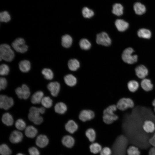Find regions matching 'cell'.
<instances>
[{"mask_svg":"<svg viewBox=\"0 0 155 155\" xmlns=\"http://www.w3.org/2000/svg\"><path fill=\"white\" fill-rule=\"evenodd\" d=\"M129 144L127 138L123 134L119 135L112 147V155H127V150Z\"/></svg>","mask_w":155,"mask_h":155,"instance_id":"6da1fadb","label":"cell"},{"mask_svg":"<svg viewBox=\"0 0 155 155\" xmlns=\"http://www.w3.org/2000/svg\"><path fill=\"white\" fill-rule=\"evenodd\" d=\"M117 109L115 104L109 106L103 111V120L107 125H110L117 121L119 119L118 116L115 112Z\"/></svg>","mask_w":155,"mask_h":155,"instance_id":"7a4b0ae2","label":"cell"},{"mask_svg":"<svg viewBox=\"0 0 155 155\" xmlns=\"http://www.w3.org/2000/svg\"><path fill=\"white\" fill-rule=\"evenodd\" d=\"M15 56L13 51L8 44H1L0 46V59L7 62H10L13 59Z\"/></svg>","mask_w":155,"mask_h":155,"instance_id":"3957f363","label":"cell"},{"mask_svg":"<svg viewBox=\"0 0 155 155\" xmlns=\"http://www.w3.org/2000/svg\"><path fill=\"white\" fill-rule=\"evenodd\" d=\"M134 52L133 49L131 47H128L125 49L122 55V58L125 62L132 64L137 62L138 56L136 55H133Z\"/></svg>","mask_w":155,"mask_h":155,"instance_id":"277c9868","label":"cell"},{"mask_svg":"<svg viewBox=\"0 0 155 155\" xmlns=\"http://www.w3.org/2000/svg\"><path fill=\"white\" fill-rule=\"evenodd\" d=\"M117 109L124 111L129 108H132L135 106L134 102L130 98L124 97L120 99L116 104Z\"/></svg>","mask_w":155,"mask_h":155,"instance_id":"5b68a950","label":"cell"},{"mask_svg":"<svg viewBox=\"0 0 155 155\" xmlns=\"http://www.w3.org/2000/svg\"><path fill=\"white\" fill-rule=\"evenodd\" d=\"M11 45L16 51L21 53H25L28 49V46L26 44L24 40L22 38L16 39L12 42Z\"/></svg>","mask_w":155,"mask_h":155,"instance_id":"8992f818","label":"cell"},{"mask_svg":"<svg viewBox=\"0 0 155 155\" xmlns=\"http://www.w3.org/2000/svg\"><path fill=\"white\" fill-rule=\"evenodd\" d=\"M95 117V114L93 111L87 109L82 110L79 115L78 118L81 121L85 122L93 119Z\"/></svg>","mask_w":155,"mask_h":155,"instance_id":"52a82bcc","label":"cell"},{"mask_svg":"<svg viewBox=\"0 0 155 155\" xmlns=\"http://www.w3.org/2000/svg\"><path fill=\"white\" fill-rule=\"evenodd\" d=\"M15 91L18 97L20 99H27L30 94L29 88L25 84H23L21 87L17 88Z\"/></svg>","mask_w":155,"mask_h":155,"instance_id":"ba28073f","label":"cell"},{"mask_svg":"<svg viewBox=\"0 0 155 155\" xmlns=\"http://www.w3.org/2000/svg\"><path fill=\"white\" fill-rule=\"evenodd\" d=\"M14 104L13 99L6 95L0 96V107L1 108L7 110L11 107Z\"/></svg>","mask_w":155,"mask_h":155,"instance_id":"9c48e42d","label":"cell"},{"mask_svg":"<svg viewBox=\"0 0 155 155\" xmlns=\"http://www.w3.org/2000/svg\"><path fill=\"white\" fill-rule=\"evenodd\" d=\"M96 42L98 44L108 46L111 44V40L106 33L102 32L97 34Z\"/></svg>","mask_w":155,"mask_h":155,"instance_id":"30bf717a","label":"cell"},{"mask_svg":"<svg viewBox=\"0 0 155 155\" xmlns=\"http://www.w3.org/2000/svg\"><path fill=\"white\" fill-rule=\"evenodd\" d=\"M135 71L136 75L141 80L146 78L149 73L148 69L142 65H139L135 67Z\"/></svg>","mask_w":155,"mask_h":155,"instance_id":"8fae6325","label":"cell"},{"mask_svg":"<svg viewBox=\"0 0 155 155\" xmlns=\"http://www.w3.org/2000/svg\"><path fill=\"white\" fill-rule=\"evenodd\" d=\"M60 84L57 82H50L47 86V88L51 95L54 97L57 96L60 89Z\"/></svg>","mask_w":155,"mask_h":155,"instance_id":"7c38bea8","label":"cell"},{"mask_svg":"<svg viewBox=\"0 0 155 155\" xmlns=\"http://www.w3.org/2000/svg\"><path fill=\"white\" fill-rule=\"evenodd\" d=\"M144 131L148 133H153L155 132V124L151 120H146L142 125Z\"/></svg>","mask_w":155,"mask_h":155,"instance_id":"4fadbf2b","label":"cell"},{"mask_svg":"<svg viewBox=\"0 0 155 155\" xmlns=\"http://www.w3.org/2000/svg\"><path fill=\"white\" fill-rule=\"evenodd\" d=\"M40 108L32 106L30 108L28 117L29 120L33 122L40 116Z\"/></svg>","mask_w":155,"mask_h":155,"instance_id":"5bb4252c","label":"cell"},{"mask_svg":"<svg viewBox=\"0 0 155 155\" xmlns=\"http://www.w3.org/2000/svg\"><path fill=\"white\" fill-rule=\"evenodd\" d=\"M140 85L142 89L146 92L152 91L154 88V85L151 80L147 78L141 80Z\"/></svg>","mask_w":155,"mask_h":155,"instance_id":"9a60e30c","label":"cell"},{"mask_svg":"<svg viewBox=\"0 0 155 155\" xmlns=\"http://www.w3.org/2000/svg\"><path fill=\"white\" fill-rule=\"evenodd\" d=\"M78 126L75 121L73 119L69 120L65 125L66 131L71 133H73L78 129Z\"/></svg>","mask_w":155,"mask_h":155,"instance_id":"2e32d148","label":"cell"},{"mask_svg":"<svg viewBox=\"0 0 155 155\" xmlns=\"http://www.w3.org/2000/svg\"><path fill=\"white\" fill-rule=\"evenodd\" d=\"M64 80L66 85L71 87L75 86L78 81L77 78L71 74L66 75L64 77Z\"/></svg>","mask_w":155,"mask_h":155,"instance_id":"e0dca14e","label":"cell"},{"mask_svg":"<svg viewBox=\"0 0 155 155\" xmlns=\"http://www.w3.org/2000/svg\"><path fill=\"white\" fill-rule=\"evenodd\" d=\"M23 135L22 133L17 130H14L11 133L9 137L10 142L13 143H17L22 140Z\"/></svg>","mask_w":155,"mask_h":155,"instance_id":"ac0fdd59","label":"cell"},{"mask_svg":"<svg viewBox=\"0 0 155 155\" xmlns=\"http://www.w3.org/2000/svg\"><path fill=\"white\" fill-rule=\"evenodd\" d=\"M49 141L46 135H40L37 137L36 140V143L38 146L43 148L48 145Z\"/></svg>","mask_w":155,"mask_h":155,"instance_id":"d6986e66","label":"cell"},{"mask_svg":"<svg viewBox=\"0 0 155 155\" xmlns=\"http://www.w3.org/2000/svg\"><path fill=\"white\" fill-rule=\"evenodd\" d=\"M67 105L63 102H59L57 103L54 107L55 111L57 113L62 115L65 113L67 111Z\"/></svg>","mask_w":155,"mask_h":155,"instance_id":"ffe728a7","label":"cell"},{"mask_svg":"<svg viewBox=\"0 0 155 155\" xmlns=\"http://www.w3.org/2000/svg\"><path fill=\"white\" fill-rule=\"evenodd\" d=\"M115 25L118 31L123 32L128 28L129 26L128 23L123 19L117 20L115 22Z\"/></svg>","mask_w":155,"mask_h":155,"instance_id":"44dd1931","label":"cell"},{"mask_svg":"<svg viewBox=\"0 0 155 155\" xmlns=\"http://www.w3.org/2000/svg\"><path fill=\"white\" fill-rule=\"evenodd\" d=\"M44 97V93L41 91H38L35 92L31 98V102L33 104H38L41 102Z\"/></svg>","mask_w":155,"mask_h":155,"instance_id":"7402d4cb","label":"cell"},{"mask_svg":"<svg viewBox=\"0 0 155 155\" xmlns=\"http://www.w3.org/2000/svg\"><path fill=\"white\" fill-rule=\"evenodd\" d=\"M62 142L63 144L66 147L71 148L74 144L75 140L72 136L69 135H66L63 137Z\"/></svg>","mask_w":155,"mask_h":155,"instance_id":"603a6c76","label":"cell"},{"mask_svg":"<svg viewBox=\"0 0 155 155\" xmlns=\"http://www.w3.org/2000/svg\"><path fill=\"white\" fill-rule=\"evenodd\" d=\"M140 86V84L137 81L131 80L128 82L127 87L130 92L134 93L137 91Z\"/></svg>","mask_w":155,"mask_h":155,"instance_id":"cb8c5ba5","label":"cell"},{"mask_svg":"<svg viewBox=\"0 0 155 155\" xmlns=\"http://www.w3.org/2000/svg\"><path fill=\"white\" fill-rule=\"evenodd\" d=\"M37 133V129L32 125L28 126L25 129V133L26 136L29 138H33L34 137Z\"/></svg>","mask_w":155,"mask_h":155,"instance_id":"d4e9b609","label":"cell"},{"mask_svg":"<svg viewBox=\"0 0 155 155\" xmlns=\"http://www.w3.org/2000/svg\"><path fill=\"white\" fill-rule=\"evenodd\" d=\"M133 9L135 13L138 15H142L146 12L145 6L140 2H136L133 5Z\"/></svg>","mask_w":155,"mask_h":155,"instance_id":"484cf974","label":"cell"},{"mask_svg":"<svg viewBox=\"0 0 155 155\" xmlns=\"http://www.w3.org/2000/svg\"><path fill=\"white\" fill-rule=\"evenodd\" d=\"M3 123L8 126L12 125L13 123V119L12 116L9 113H4L1 118Z\"/></svg>","mask_w":155,"mask_h":155,"instance_id":"4316f807","label":"cell"},{"mask_svg":"<svg viewBox=\"0 0 155 155\" xmlns=\"http://www.w3.org/2000/svg\"><path fill=\"white\" fill-rule=\"evenodd\" d=\"M20 70L23 72H27L30 69L31 64L30 62L27 60H23L20 62L19 64Z\"/></svg>","mask_w":155,"mask_h":155,"instance_id":"83f0119b","label":"cell"},{"mask_svg":"<svg viewBox=\"0 0 155 155\" xmlns=\"http://www.w3.org/2000/svg\"><path fill=\"white\" fill-rule=\"evenodd\" d=\"M138 36L146 39H149L151 36V32L149 30L146 28H141L138 30L137 32Z\"/></svg>","mask_w":155,"mask_h":155,"instance_id":"f1b7e54d","label":"cell"},{"mask_svg":"<svg viewBox=\"0 0 155 155\" xmlns=\"http://www.w3.org/2000/svg\"><path fill=\"white\" fill-rule=\"evenodd\" d=\"M72 39L70 36L66 34L61 38V44L63 46L66 48L70 47L71 45Z\"/></svg>","mask_w":155,"mask_h":155,"instance_id":"f546056e","label":"cell"},{"mask_svg":"<svg viewBox=\"0 0 155 155\" xmlns=\"http://www.w3.org/2000/svg\"><path fill=\"white\" fill-rule=\"evenodd\" d=\"M68 66L71 71H75L79 68L80 64L78 60L75 59H73L69 61Z\"/></svg>","mask_w":155,"mask_h":155,"instance_id":"4dcf8cb0","label":"cell"},{"mask_svg":"<svg viewBox=\"0 0 155 155\" xmlns=\"http://www.w3.org/2000/svg\"><path fill=\"white\" fill-rule=\"evenodd\" d=\"M123 7L120 3L115 4L113 6L112 13L115 15L119 16L123 13Z\"/></svg>","mask_w":155,"mask_h":155,"instance_id":"1f68e13d","label":"cell"},{"mask_svg":"<svg viewBox=\"0 0 155 155\" xmlns=\"http://www.w3.org/2000/svg\"><path fill=\"white\" fill-rule=\"evenodd\" d=\"M127 155H140L141 152L139 148L134 146L131 145L127 150Z\"/></svg>","mask_w":155,"mask_h":155,"instance_id":"d6a6232c","label":"cell"},{"mask_svg":"<svg viewBox=\"0 0 155 155\" xmlns=\"http://www.w3.org/2000/svg\"><path fill=\"white\" fill-rule=\"evenodd\" d=\"M85 134L90 141L93 142L95 141L96 137V133L94 129L92 128H88L86 131Z\"/></svg>","mask_w":155,"mask_h":155,"instance_id":"836d02e7","label":"cell"},{"mask_svg":"<svg viewBox=\"0 0 155 155\" xmlns=\"http://www.w3.org/2000/svg\"><path fill=\"white\" fill-rule=\"evenodd\" d=\"M42 73L44 78L46 80H51L53 78V73L52 71L50 69L45 68L42 71Z\"/></svg>","mask_w":155,"mask_h":155,"instance_id":"e575fe53","label":"cell"},{"mask_svg":"<svg viewBox=\"0 0 155 155\" xmlns=\"http://www.w3.org/2000/svg\"><path fill=\"white\" fill-rule=\"evenodd\" d=\"M41 103L43 107L49 108L51 107L52 105L53 101L49 96L44 97Z\"/></svg>","mask_w":155,"mask_h":155,"instance_id":"d590c367","label":"cell"},{"mask_svg":"<svg viewBox=\"0 0 155 155\" xmlns=\"http://www.w3.org/2000/svg\"><path fill=\"white\" fill-rule=\"evenodd\" d=\"M90 149L92 153L94 154H96L100 152L102 150V147L99 144L97 143H94L90 146Z\"/></svg>","mask_w":155,"mask_h":155,"instance_id":"8d00e7d4","label":"cell"},{"mask_svg":"<svg viewBox=\"0 0 155 155\" xmlns=\"http://www.w3.org/2000/svg\"><path fill=\"white\" fill-rule=\"evenodd\" d=\"M79 45L82 49L85 50L89 49L91 46V44L90 42L85 38L82 39L80 40Z\"/></svg>","mask_w":155,"mask_h":155,"instance_id":"74e56055","label":"cell"},{"mask_svg":"<svg viewBox=\"0 0 155 155\" xmlns=\"http://www.w3.org/2000/svg\"><path fill=\"white\" fill-rule=\"evenodd\" d=\"M11 20V16L7 11H3L0 13V21L1 22H7Z\"/></svg>","mask_w":155,"mask_h":155,"instance_id":"f35d334b","label":"cell"},{"mask_svg":"<svg viewBox=\"0 0 155 155\" xmlns=\"http://www.w3.org/2000/svg\"><path fill=\"white\" fill-rule=\"evenodd\" d=\"M0 153L1 155H10L11 151L6 144H3L0 146Z\"/></svg>","mask_w":155,"mask_h":155,"instance_id":"ab89813d","label":"cell"},{"mask_svg":"<svg viewBox=\"0 0 155 155\" xmlns=\"http://www.w3.org/2000/svg\"><path fill=\"white\" fill-rule=\"evenodd\" d=\"M82 12L83 16L86 18H90L92 17L94 14V11L86 7L83 8Z\"/></svg>","mask_w":155,"mask_h":155,"instance_id":"60d3db41","label":"cell"},{"mask_svg":"<svg viewBox=\"0 0 155 155\" xmlns=\"http://www.w3.org/2000/svg\"><path fill=\"white\" fill-rule=\"evenodd\" d=\"M15 126L16 128L19 130H22L26 128V124L22 119H19L16 122Z\"/></svg>","mask_w":155,"mask_h":155,"instance_id":"b9f144b4","label":"cell"},{"mask_svg":"<svg viewBox=\"0 0 155 155\" xmlns=\"http://www.w3.org/2000/svg\"><path fill=\"white\" fill-rule=\"evenodd\" d=\"M9 71L8 66L4 64L1 65L0 66V74L2 76L8 74Z\"/></svg>","mask_w":155,"mask_h":155,"instance_id":"7bdbcfd3","label":"cell"},{"mask_svg":"<svg viewBox=\"0 0 155 155\" xmlns=\"http://www.w3.org/2000/svg\"><path fill=\"white\" fill-rule=\"evenodd\" d=\"M112 151L108 147H105L102 149L100 153V155H111Z\"/></svg>","mask_w":155,"mask_h":155,"instance_id":"ee69618b","label":"cell"},{"mask_svg":"<svg viewBox=\"0 0 155 155\" xmlns=\"http://www.w3.org/2000/svg\"><path fill=\"white\" fill-rule=\"evenodd\" d=\"M7 82L6 79L3 77H1L0 78V89H4L6 87Z\"/></svg>","mask_w":155,"mask_h":155,"instance_id":"f6af8a7d","label":"cell"},{"mask_svg":"<svg viewBox=\"0 0 155 155\" xmlns=\"http://www.w3.org/2000/svg\"><path fill=\"white\" fill-rule=\"evenodd\" d=\"M30 155H40L38 149L35 147H32L28 150Z\"/></svg>","mask_w":155,"mask_h":155,"instance_id":"bcb514c9","label":"cell"},{"mask_svg":"<svg viewBox=\"0 0 155 155\" xmlns=\"http://www.w3.org/2000/svg\"><path fill=\"white\" fill-rule=\"evenodd\" d=\"M149 142L152 147H155V132L149 139Z\"/></svg>","mask_w":155,"mask_h":155,"instance_id":"7dc6e473","label":"cell"},{"mask_svg":"<svg viewBox=\"0 0 155 155\" xmlns=\"http://www.w3.org/2000/svg\"><path fill=\"white\" fill-rule=\"evenodd\" d=\"M43 121V118L40 116L33 122V123L36 125H38L41 124Z\"/></svg>","mask_w":155,"mask_h":155,"instance_id":"c3c4849f","label":"cell"},{"mask_svg":"<svg viewBox=\"0 0 155 155\" xmlns=\"http://www.w3.org/2000/svg\"><path fill=\"white\" fill-rule=\"evenodd\" d=\"M148 155H155V147H152L149 149Z\"/></svg>","mask_w":155,"mask_h":155,"instance_id":"681fc988","label":"cell"},{"mask_svg":"<svg viewBox=\"0 0 155 155\" xmlns=\"http://www.w3.org/2000/svg\"><path fill=\"white\" fill-rule=\"evenodd\" d=\"M39 108L40 113L41 114H44L45 113V108L44 107H42Z\"/></svg>","mask_w":155,"mask_h":155,"instance_id":"f907efd6","label":"cell"},{"mask_svg":"<svg viewBox=\"0 0 155 155\" xmlns=\"http://www.w3.org/2000/svg\"><path fill=\"white\" fill-rule=\"evenodd\" d=\"M152 105L154 107V112L155 113V99H154L152 102Z\"/></svg>","mask_w":155,"mask_h":155,"instance_id":"816d5d0a","label":"cell"},{"mask_svg":"<svg viewBox=\"0 0 155 155\" xmlns=\"http://www.w3.org/2000/svg\"><path fill=\"white\" fill-rule=\"evenodd\" d=\"M16 155H25L21 153H19L16 154Z\"/></svg>","mask_w":155,"mask_h":155,"instance_id":"f5cc1de1","label":"cell"}]
</instances>
